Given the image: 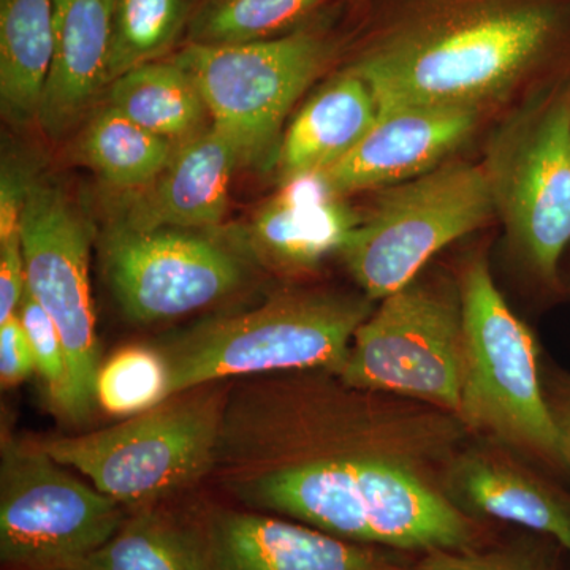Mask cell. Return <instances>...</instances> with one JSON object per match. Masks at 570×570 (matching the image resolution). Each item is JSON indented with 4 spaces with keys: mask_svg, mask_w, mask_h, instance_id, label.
<instances>
[{
    "mask_svg": "<svg viewBox=\"0 0 570 570\" xmlns=\"http://www.w3.org/2000/svg\"><path fill=\"white\" fill-rule=\"evenodd\" d=\"M335 393L243 379L225 401L209 478L238 504L348 542L464 550L471 521L407 469L354 448Z\"/></svg>",
    "mask_w": 570,
    "mask_h": 570,
    "instance_id": "cell-1",
    "label": "cell"
},
{
    "mask_svg": "<svg viewBox=\"0 0 570 570\" xmlns=\"http://www.w3.org/2000/svg\"><path fill=\"white\" fill-rule=\"evenodd\" d=\"M553 13L539 6H485L412 26L354 67L379 111L479 108L510 88L549 43Z\"/></svg>",
    "mask_w": 570,
    "mask_h": 570,
    "instance_id": "cell-2",
    "label": "cell"
},
{
    "mask_svg": "<svg viewBox=\"0 0 570 570\" xmlns=\"http://www.w3.org/2000/svg\"><path fill=\"white\" fill-rule=\"evenodd\" d=\"M370 298L283 292L262 305L206 318L157 346L167 360L170 395L217 382L288 371L340 373Z\"/></svg>",
    "mask_w": 570,
    "mask_h": 570,
    "instance_id": "cell-3",
    "label": "cell"
},
{
    "mask_svg": "<svg viewBox=\"0 0 570 570\" xmlns=\"http://www.w3.org/2000/svg\"><path fill=\"white\" fill-rule=\"evenodd\" d=\"M228 387L187 390L104 430L37 444L122 508H153L212 475Z\"/></svg>",
    "mask_w": 570,
    "mask_h": 570,
    "instance_id": "cell-4",
    "label": "cell"
},
{
    "mask_svg": "<svg viewBox=\"0 0 570 570\" xmlns=\"http://www.w3.org/2000/svg\"><path fill=\"white\" fill-rule=\"evenodd\" d=\"M463 384L459 414L469 425L568 466L560 426L543 395L538 346L499 292L485 258H474L460 283Z\"/></svg>",
    "mask_w": 570,
    "mask_h": 570,
    "instance_id": "cell-5",
    "label": "cell"
},
{
    "mask_svg": "<svg viewBox=\"0 0 570 570\" xmlns=\"http://www.w3.org/2000/svg\"><path fill=\"white\" fill-rule=\"evenodd\" d=\"M497 209L489 168L441 165L387 187L341 250L366 298L384 299L417 279L444 247L472 234Z\"/></svg>",
    "mask_w": 570,
    "mask_h": 570,
    "instance_id": "cell-6",
    "label": "cell"
},
{
    "mask_svg": "<svg viewBox=\"0 0 570 570\" xmlns=\"http://www.w3.org/2000/svg\"><path fill=\"white\" fill-rule=\"evenodd\" d=\"M332 55L325 33L299 28L253 43H186L174 61L193 78L213 126L235 142L242 163L262 165L275 151L288 112Z\"/></svg>",
    "mask_w": 570,
    "mask_h": 570,
    "instance_id": "cell-7",
    "label": "cell"
},
{
    "mask_svg": "<svg viewBox=\"0 0 570 570\" xmlns=\"http://www.w3.org/2000/svg\"><path fill=\"white\" fill-rule=\"evenodd\" d=\"M126 520L122 505L70 474L37 441L3 430L0 445V564L67 570Z\"/></svg>",
    "mask_w": 570,
    "mask_h": 570,
    "instance_id": "cell-8",
    "label": "cell"
},
{
    "mask_svg": "<svg viewBox=\"0 0 570 570\" xmlns=\"http://www.w3.org/2000/svg\"><path fill=\"white\" fill-rule=\"evenodd\" d=\"M336 377L356 392H392L460 412L463 317L459 295L414 283L382 299L356 328Z\"/></svg>",
    "mask_w": 570,
    "mask_h": 570,
    "instance_id": "cell-9",
    "label": "cell"
},
{
    "mask_svg": "<svg viewBox=\"0 0 570 570\" xmlns=\"http://www.w3.org/2000/svg\"><path fill=\"white\" fill-rule=\"evenodd\" d=\"M92 234L61 187L32 183L21 217L26 281L61 335L70 374L69 422L91 417L100 362L89 279Z\"/></svg>",
    "mask_w": 570,
    "mask_h": 570,
    "instance_id": "cell-10",
    "label": "cell"
},
{
    "mask_svg": "<svg viewBox=\"0 0 570 570\" xmlns=\"http://www.w3.org/2000/svg\"><path fill=\"white\" fill-rule=\"evenodd\" d=\"M102 265L126 317L157 324L234 295L246 279L242 255L208 235L116 220L102 238Z\"/></svg>",
    "mask_w": 570,
    "mask_h": 570,
    "instance_id": "cell-11",
    "label": "cell"
},
{
    "mask_svg": "<svg viewBox=\"0 0 570 570\" xmlns=\"http://www.w3.org/2000/svg\"><path fill=\"white\" fill-rule=\"evenodd\" d=\"M493 179L517 249L532 272L557 283L570 245V96L543 107L513 135Z\"/></svg>",
    "mask_w": 570,
    "mask_h": 570,
    "instance_id": "cell-12",
    "label": "cell"
},
{
    "mask_svg": "<svg viewBox=\"0 0 570 570\" xmlns=\"http://www.w3.org/2000/svg\"><path fill=\"white\" fill-rule=\"evenodd\" d=\"M479 108L400 107L379 111L354 151L322 171L333 193L392 187L434 170L468 140Z\"/></svg>",
    "mask_w": 570,
    "mask_h": 570,
    "instance_id": "cell-13",
    "label": "cell"
},
{
    "mask_svg": "<svg viewBox=\"0 0 570 570\" xmlns=\"http://www.w3.org/2000/svg\"><path fill=\"white\" fill-rule=\"evenodd\" d=\"M204 570H381L363 543L254 510H213L200 527Z\"/></svg>",
    "mask_w": 570,
    "mask_h": 570,
    "instance_id": "cell-14",
    "label": "cell"
},
{
    "mask_svg": "<svg viewBox=\"0 0 570 570\" xmlns=\"http://www.w3.org/2000/svg\"><path fill=\"white\" fill-rule=\"evenodd\" d=\"M358 223L322 171L291 176L255 216L249 246L269 268L298 275L313 272L330 254H341Z\"/></svg>",
    "mask_w": 570,
    "mask_h": 570,
    "instance_id": "cell-15",
    "label": "cell"
},
{
    "mask_svg": "<svg viewBox=\"0 0 570 570\" xmlns=\"http://www.w3.org/2000/svg\"><path fill=\"white\" fill-rule=\"evenodd\" d=\"M238 148L217 127L178 146L159 178L135 200L124 223L141 228L200 230L223 223Z\"/></svg>",
    "mask_w": 570,
    "mask_h": 570,
    "instance_id": "cell-16",
    "label": "cell"
},
{
    "mask_svg": "<svg viewBox=\"0 0 570 570\" xmlns=\"http://www.w3.org/2000/svg\"><path fill=\"white\" fill-rule=\"evenodd\" d=\"M52 6L55 51L37 122L59 138L110 86L115 0H52Z\"/></svg>",
    "mask_w": 570,
    "mask_h": 570,
    "instance_id": "cell-17",
    "label": "cell"
},
{
    "mask_svg": "<svg viewBox=\"0 0 570 570\" xmlns=\"http://www.w3.org/2000/svg\"><path fill=\"white\" fill-rule=\"evenodd\" d=\"M376 97L354 69L326 82L295 116L277 148L284 179L340 164L376 122Z\"/></svg>",
    "mask_w": 570,
    "mask_h": 570,
    "instance_id": "cell-18",
    "label": "cell"
},
{
    "mask_svg": "<svg viewBox=\"0 0 570 570\" xmlns=\"http://www.w3.org/2000/svg\"><path fill=\"white\" fill-rule=\"evenodd\" d=\"M52 51V0H0V104L9 121H39Z\"/></svg>",
    "mask_w": 570,
    "mask_h": 570,
    "instance_id": "cell-19",
    "label": "cell"
},
{
    "mask_svg": "<svg viewBox=\"0 0 570 570\" xmlns=\"http://www.w3.org/2000/svg\"><path fill=\"white\" fill-rule=\"evenodd\" d=\"M108 88L107 105L148 132L176 145L205 130L208 107L193 78L174 58L135 67Z\"/></svg>",
    "mask_w": 570,
    "mask_h": 570,
    "instance_id": "cell-20",
    "label": "cell"
},
{
    "mask_svg": "<svg viewBox=\"0 0 570 570\" xmlns=\"http://www.w3.org/2000/svg\"><path fill=\"white\" fill-rule=\"evenodd\" d=\"M459 485L479 512L550 535L570 553V504L549 487L487 460L464 463Z\"/></svg>",
    "mask_w": 570,
    "mask_h": 570,
    "instance_id": "cell-21",
    "label": "cell"
},
{
    "mask_svg": "<svg viewBox=\"0 0 570 570\" xmlns=\"http://www.w3.org/2000/svg\"><path fill=\"white\" fill-rule=\"evenodd\" d=\"M67 570H204L200 527L138 509L104 546Z\"/></svg>",
    "mask_w": 570,
    "mask_h": 570,
    "instance_id": "cell-22",
    "label": "cell"
},
{
    "mask_svg": "<svg viewBox=\"0 0 570 570\" xmlns=\"http://www.w3.org/2000/svg\"><path fill=\"white\" fill-rule=\"evenodd\" d=\"M178 146L107 105L82 132L78 154L81 163L111 187L142 190L159 178Z\"/></svg>",
    "mask_w": 570,
    "mask_h": 570,
    "instance_id": "cell-23",
    "label": "cell"
},
{
    "mask_svg": "<svg viewBox=\"0 0 570 570\" xmlns=\"http://www.w3.org/2000/svg\"><path fill=\"white\" fill-rule=\"evenodd\" d=\"M324 0H198L186 43L223 47L272 40L299 29Z\"/></svg>",
    "mask_w": 570,
    "mask_h": 570,
    "instance_id": "cell-24",
    "label": "cell"
},
{
    "mask_svg": "<svg viewBox=\"0 0 570 570\" xmlns=\"http://www.w3.org/2000/svg\"><path fill=\"white\" fill-rule=\"evenodd\" d=\"M194 0H115L110 85L126 71L159 61L186 36Z\"/></svg>",
    "mask_w": 570,
    "mask_h": 570,
    "instance_id": "cell-25",
    "label": "cell"
},
{
    "mask_svg": "<svg viewBox=\"0 0 570 570\" xmlns=\"http://www.w3.org/2000/svg\"><path fill=\"white\" fill-rule=\"evenodd\" d=\"M170 395L167 360L157 346L132 344L99 367L96 404L112 417L129 419L159 406Z\"/></svg>",
    "mask_w": 570,
    "mask_h": 570,
    "instance_id": "cell-26",
    "label": "cell"
},
{
    "mask_svg": "<svg viewBox=\"0 0 570 570\" xmlns=\"http://www.w3.org/2000/svg\"><path fill=\"white\" fill-rule=\"evenodd\" d=\"M17 314L31 343L36 373L43 382L48 401L61 417L69 420L70 374L61 335L55 322L41 309L29 288H26Z\"/></svg>",
    "mask_w": 570,
    "mask_h": 570,
    "instance_id": "cell-27",
    "label": "cell"
},
{
    "mask_svg": "<svg viewBox=\"0 0 570 570\" xmlns=\"http://www.w3.org/2000/svg\"><path fill=\"white\" fill-rule=\"evenodd\" d=\"M36 371V360L20 317L14 314L0 324V384L2 389L20 385Z\"/></svg>",
    "mask_w": 570,
    "mask_h": 570,
    "instance_id": "cell-28",
    "label": "cell"
},
{
    "mask_svg": "<svg viewBox=\"0 0 570 570\" xmlns=\"http://www.w3.org/2000/svg\"><path fill=\"white\" fill-rule=\"evenodd\" d=\"M28 288L21 234L0 242V324L18 313Z\"/></svg>",
    "mask_w": 570,
    "mask_h": 570,
    "instance_id": "cell-29",
    "label": "cell"
},
{
    "mask_svg": "<svg viewBox=\"0 0 570 570\" xmlns=\"http://www.w3.org/2000/svg\"><path fill=\"white\" fill-rule=\"evenodd\" d=\"M381 570H531L510 558L499 554H475L464 550L428 551L426 558L412 566L385 562Z\"/></svg>",
    "mask_w": 570,
    "mask_h": 570,
    "instance_id": "cell-30",
    "label": "cell"
},
{
    "mask_svg": "<svg viewBox=\"0 0 570 570\" xmlns=\"http://www.w3.org/2000/svg\"><path fill=\"white\" fill-rule=\"evenodd\" d=\"M32 183L24 181L20 171L3 167L0 186V242L21 234V217Z\"/></svg>",
    "mask_w": 570,
    "mask_h": 570,
    "instance_id": "cell-31",
    "label": "cell"
},
{
    "mask_svg": "<svg viewBox=\"0 0 570 570\" xmlns=\"http://www.w3.org/2000/svg\"><path fill=\"white\" fill-rule=\"evenodd\" d=\"M554 417H557L558 426H560L562 452L568 468H570V392L569 395L561 401L558 409H553Z\"/></svg>",
    "mask_w": 570,
    "mask_h": 570,
    "instance_id": "cell-32",
    "label": "cell"
}]
</instances>
